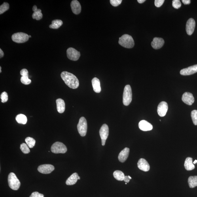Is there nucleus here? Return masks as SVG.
<instances>
[{
    "mask_svg": "<svg viewBox=\"0 0 197 197\" xmlns=\"http://www.w3.org/2000/svg\"><path fill=\"white\" fill-rule=\"evenodd\" d=\"M182 100L184 103L188 105H192L194 102V97L191 93H184L182 97Z\"/></svg>",
    "mask_w": 197,
    "mask_h": 197,
    "instance_id": "13",
    "label": "nucleus"
},
{
    "mask_svg": "<svg viewBox=\"0 0 197 197\" xmlns=\"http://www.w3.org/2000/svg\"><path fill=\"white\" fill-rule=\"evenodd\" d=\"M197 163V160H195L194 161V162H193V164H195L196 163Z\"/></svg>",
    "mask_w": 197,
    "mask_h": 197,
    "instance_id": "43",
    "label": "nucleus"
},
{
    "mask_svg": "<svg viewBox=\"0 0 197 197\" xmlns=\"http://www.w3.org/2000/svg\"><path fill=\"white\" fill-rule=\"evenodd\" d=\"M119 44L123 47L131 48L134 46V40L131 35L125 34L119 38Z\"/></svg>",
    "mask_w": 197,
    "mask_h": 197,
    "instance_id": "2",
    "label": "nucleus"
},
{
    "mask_svg": "<svg viewBox=\"0 0 197 197\" xmlns=\"http://www.w3.org/2000/svg\"><path fill=\"white\" fill-rule=\"evenodd\" d=\"M71 6L72 11L74 14L77 15L81 12V6L79 1L73 0L71 2Z\"/></svg>",
    "mask_w": 197,
    "mask_h": 197,
    "instance_id": "18",
    "label": "nucleus"
},
{
    "mask_svg": "<svg viewBox=\"0 0 197 197\" xmlns=\"http://www.w3.org/2000/svg\"><path fill=\"white\" fill-rule=\"evenodd\" d=\"M28 71L26 69H23L20 71V74L22 77L21 81L23 84L29 85L31 83V80L29 78Z\"/></svg>",
    "mask_w": 197,
    "mask_h": 197,
    "instance_id": "15",
    "label": "nucleus"
},
{
    "mask_svg": "<svg viewBox=\"0 0 197 197\" xmlns=\"http://www.w3.org/2000/svg\"><path fill=\"white\" fill-rule=\"evenodd\" d=\"M4 53L1 49H0V58H1L4 56Z\"/></svg>",
    "mask_w": 197,
    "mask_h": 197,
    "instance_id": "41",
    "label": "nucleus"
},
{
    "mask_svg": "<svg viewBox=\"0 0 197 197\" xmlns=\"http://www.w3.org/2000/svg\"><path fill=\"white\" fill-rule=\"evenodd\" d=\"M1 69H2V68L1 67H0V73H1V72H2Z\"/></svg>",
    "mask_w": 197,
    "mask_h": 197,
    "instance_id": "44",
    "label": "nucleus"
},
{
    "mask_svg": "<svg viewBox=\"0 0 197 197\" xmlns=\"http://www.w3.org/2000/svg\"><path fill=\"white\" fill-rule=\"evenodd\" d=\"M195 21L194 19L190 18L186 24V30L188 35H191L193 33L195 27Z\"/></svg>",
    "mask_w": 197,
    "mask_h": 197,
    "instance_id": "12",
    "label": "nucleus"
},
{
    "mask_svg": "<svg viewBox=\"0 0 197 197\" xmlns=\"http://www.w3.org/2000/svg\"><path fill=\"white\" fill-rule=\"evenodd\" d=\"M197 72V64L191 66L187 68L181 70L180 73L182 75L187 76L192 75Z\"/></svg>",
    "mask_w": 197,
    "mask_h": 197,
    "instance_id": "14",
    "label": "nucleus"
},
{
    "mask_svg": "<svg viewBox=\"0 0 197 197\" xmlns=\"http://www.w3.org/2000/svg\"><path fill=\"white\" fill-rule=\"evenodd\" d=\"M77 129L80 136H86L87 130V124L85 118L82 117L80 118L79 123L77 124Z\"/></svg>",
    "mask_w": 197,
    "mask_h": 197,
    "instance_id": "6",
    "label": "nucleus"
},
{
    "mask_svg": "<svg viewBox=\"0 0 197 197\" xmlns=\"http://www.w3.org/2000/svg\"><path fill=\"white\" fill-rule=\"evenodd\" d=\"M122 1V0H110V2L112 6L114 7H116L120 5Z\"/></svg>",
    "mask_w": 197,
    "mask_h": 197,
    "instance_id": "36",
    "label": "nucleus"
},
{
    "mask_svg": "<svg viewBox=\"0 0 197 197\" xmlns=\"http://www.w3.org/2000/svg\"><path fill=\"white\" fill-rule=\"evenodd\" d=\"M130 149L129 148H126L122 150L118 156V160L121 162H124L128 157Z\"/></svg>",
    "mask_w": 197,
    "mask_h": 197,
    "instance_id": "19",
    "label": "nucleus"
},
{
    "mask_svg": "<svg viewBox=\"0 0 197 197\" xmlns=\"http://www.w3.org/2000/svg\"><path fill=\"white\" fill-rule=\"evenodd\" d=\"M8 185L12 190H18L20 187V182L13 172L10 173L8 175Z\"/></svg>",
    "mask_w": 197,
    "mask_h": 197,
    "instance_id": "3",
    "label": "nucleus"
},
{
    "mask_svg": "<svg viewBox=\"0 0 197 197\" xmlns=\"http://www.w3.org/2000/svg\"><path fill=\"white\" fill-rule=\"evenodd\" d=\"M1 99L2 103H5L7 102L8 100V96L7 93L6 92L2 93L1 95Z\"/></svg>",
    "mask_w": 197,
    "mask_h": 197,
    "instance_id": "34",
    "label": "nucleus"
},
{
    "mask_svg": "<svg viewBox=\"0 0 197 197\" xmlns=\"http://www.w3.org/2000/svg\"><path fill=\"white\" fill-rule=\"evenodd\" d=\"M138 2L139 3H143L145 1V0H138Z\"/></svg>",
    "mask_w": 197,
    "mask_h": 197,
    "instance_id": "42",
    "label": "nucleus"
},
{
    "mask_svg": "<svg viewBox=\"0 0 197 197\" xmlns=\"http://www.w3.org/2000/svg\"><path fill=\"white\" fill-rule=\"evenodd\" d=\"M132 99V93L131 87L127 85L125 87L123 96V103L124 106H128L130 104Z\"/></svg>",
    "mask_w": 197,
    "mask_h": 197,
    "instance_id": "4",
    "label": "nucleus"
},
{
    "mask_svg": "<svg viewBox=\"0 0 197 197\" xmlns=\"http://www.w3.org/2000/svg\"><path fill=\"white\" fill-rule=\"evenodd\" d=\"M16 119L19 124H25L27 122L26 116L23 114H18L16 116Z\"/></svg>",
    "mask_w": 197,
    "mask_h": 197,
    "instance_id": "26",
    "label": "nucleus"
},
{
    "mask_svg": "<svg viewBox=\"0 0 197 197\" xmlns=\"http://www.w3.org/2000/svg\"><path fill=\"white\" fill-rule=\"evenodd\" d=\"M92 86L93 90L95 92H101V88L100 80L96 77L93 78L92 80Z\"/></svg>",
    "mask_w": 197,
    "mask_h": 197,
    "instance_id": "22",
    "label": "nucleus"
},
{
    "mask_svg": "<svg viewBox=\"0 0 197 197\" xmlns=\"http://www.w3.org/2000/svg\"><path fill=\"white\" fill-rule=\"evenodd\" d=\"M131 177L129 176H125L124 179V181L126 183H128L129 181H130V180L131 179Z\"/></svg>",
    "mask_w": 197,
    "mask_h": 197,
    "instance_id": "39",
    "label": "nucleus"
},
{
    "mask_svg": "<svg viewBox=\"0 0 197 197\" xmlns=\"http://www.w3.org/2000/svg\"><path fill=\"white\" fill-rule=\"evenodd\" d=\"M113 176L115 179L118 181H124L125 176L122 171H116L113 173Z\"/></svg>",
    "mask_w": 197,
    "mask_h": 197,
    "instance_id": "27",
    "label": "nucleus"
},
{
    "mask_svg": "<svg viewBox=\"0 0 197 197\" xmlns=\"http://www.w3.org/2000/svg\"><path fill=\"white\" fill-rule=\"evenodd\" d=\"M182 2L184 5H189L190 3V0H182Z\"/></svg>",
    "mask_w": 197,
    "mask_h": 197,
    "instance_id": "40",
    "label": "nucleus"
},
{
    "mask_svg": "<svg viewBox=\"0 0 197 197\" xmlns=\"http://www.w3.org/2000/svg\"><path fill=\"white\" fill-rule=\"evenodd\" d=\"M63 21L61 20H56L52 21V24L49 25V28L53 29H58L62 26Z\"/></svg>",
    "mask_w": 197,
    "mask_h": 197,
    "instance_id": "28",
    "label": "nucleus"
},
{
    "mask_svg": "<svg viewBox=\"0 0 197 197\" xmlns=\"http://www.w3.org/2000/svg\"><path fill=\"white\" fill-rule=\"evenodd\" d=\"M137 165L138 168L142 171H148L150 170V167L149 163L145 159H140Z\"/></svg>",
    "mask_w": 197,
    "mask_h": 197,
    "instance_id": "17",
    "label": "nucleus"
},
{
    "mask_svg": "<svg viewBox=\"0 0 197 197\" xmlns=\"http://www.w3.org/2000/svg\"><path fill=\"white\" fill-rule=\"evenodd\" d=\"M51 150L53 153L55 154L65 153L67 152V148L62 143L57 142L52 146Z\"/></svg>",
    "mask_w": 197,
    "mask_h": 197,
    "instance_id": "5",
    "label": "nucleus"
},
{
    "mask_svg": "<svg viewBox=\"0 0 197 197\" xmlns=\"http://www.w3.org/2000/svg\"><path fill=\"white\" fill-rule=\"evenodd\" d=\"M139 128L140 130L143 131H148L152 130V126L145 120H142L139 122Z\"/></svg>",
    "mask_w": 197,
    "mask_h": 197,
    "instance_id": "20",
    "label": "nucleus"
},
{
    "mask_svg": "<svg viewBox=\"0 0 197 197\" xmlns=\"http://www.w3.org/2000/svg\"><path fill=\"white\" fill-rule=\"evenodd\" d=\"M33 11L34 12L32 15L33 18L37 20H41L43 17V14L41 12V10L38 9L37 6L34 5L33 6Z\"/></svg>",
    "mask_w": 197,
    "mask_h": 197,
    "instance_id": "23",
    "label": "nucleus"
},
{
    "mask_svg": "<svg viewBox=\"0 0 197 197\" xmlns=\"http://www.w3.org/2000/svg\"><path fill=\"white\" fill-rule=\"evenodd\" d=\"M125 184H126H126H127V183H126Z\"/></svg>",
    "mask_w": 197,
    "mask_h": 197,
    "instance_id": "47",
    "label": "nucleus"
},
{
    "mask_svg": "<svg viewBox=\"0 0 197 197\" xmlns=\"http://www.w3.org/2000/svg\"><path fill=\"white\" fill-rule=\"evenodd\" d=\"M29 148L27 144L23 143L20 146V149L23 153L26 154H28L30 152Z\"/></svg>",
    "mask_w": 197,
    "mask_h": 197,
    "instance_id": "32",
    "label": "nucleus"
},
{
    "mask_svg": "<svg viewBox=\"0 0 197 197\" xmlns=\"http://www.w3.org/2000/svg\"><path fill=\"white\" fill-rule=\"evenodd\" d=\"M188 183L190 188H194L197 186V176H190L188 180Z\"/></svg>",
    "mask_w": 197,
    "mask_h": 197,
    "instance_id": "29",
    "label": "nucleus"
},
{
    "mask_svg": "<svg viewBox=\"0 0 197 197\" xmlns=\"http://www.w3.org/2000/svg\"><path fill=\"white\" fill-rule=\"evenodd\" d=\"M181 4L180 0H173L172 1L173 7L176 9H178L181 7Z\"/></svg>",
    "mask_w": 197,
    "mask_h": 197,
    "instance_id": "35",
    "label": "nucleus"
},
{
    "mask_svg": "<svg viewBox=\"0 0 197 197\" xmlns=\"http://www.w3.org/2000/svg\"><path fill=\"white\" fill-rule=\"evenodd\" d=\"M164 1V0H155V2H154V4H155L156 7H160L163 5Z\"/></svg>",
    "mask_w": 197,
    "mask_h": 197,
    "instance_id": "37",
    "label": "nucleus"
},
{
    "mask_svg": "<svg viewBox=\"0 0 197 197\" xmlns=\"http://www.w3.org/2000/svg\"><path fill=\"white\" fill-rule=\"evenodd\" d=\"M184 167L186 170L187 171H191L195 168V166L192 162V158L191 157H187L186 159Z\"/></svg>",
    "mask_w": 197,
    "mask_h": 197,
    "instance_id": "25",
    "label": "nucleus"
},
{
    "mask_svg": "<svg viewBox=\"0 0 197 197\" xmlns=\"http://www.w3.org/2000/svg\"><path fill=\"white\" fill-rule=\"evenodd\" d=\"M57 110L59 113H63L64 112L65 109V103L64 101L61 98L57 99L56 101Z\"/></svg>",
    "mask_w": 197,
    "mask_h": 197,
    "instance_id": "21",
    "label": "nucleus"
},
{
    "mask_svg": "<svg viewBox=\"0 0 197 197\" xmlns=\"http://www.w3.org/2000/svg\"><path fill=\"white\" fill-rule=\"evenodd\" d=\"M80 178L79 176V177H78V180H80Z\"/></svg>",
    "mask_w": 197,
    "mask_h": 197,
    "instance_id": "45",
    "label": "nucleus"
},
{
    "mask_svg": "<svg viewBox=\"0 0 197 197\" xmlns=\"http://www.w3.org/2000/svg\"><path fill=\"white\" fill-rule=\"evenodd\" d=\"M168 109V105L166 101H163L160 103L157 107V113L161 117L166 115Z\"/></svg>",
    "mask_w": 197,
    "mask_h": 197,
    "instance_id": "10",
    "label": "nucleus"
},
{
    "mask_svg": "<svg viewBox=\"0 0 197 197\" xmlns=\"http://www.w3.org/2000/svg\"><path fill=\"white\" fill-rule=\"evenodd\" d=\"M68 58L70 60L76 61L79 59L80 56V52L73 48H69L67 50Z\"/></svg>",
    "mask_w": 197,
    "mask_h": 197,
    "instance_id": "9",
    "label": "nucleus"
},
{
    "mask_svg": "<svg viewBox=\"0 0 197 197\" xmlns=\"http://www.w3.org/2000/svg\"><path fill=\"white\" fill-rule=\"evenodd\" d=\"M29 38L31 37V36L30 35H29Z\"/></svg>",
    "mask_w": 197,
    "mask_h": 197,
    "instance_id": "46",
    "label": "nucleus"
},
{
    "mask_svg": "<svg viewBox=\"0 0 197 197\" xmlns=\"http://www.w3.org/2000/svg\"><path fill=\"white\" fill-rule=\"evenodd\" d=\"M25 141L29 148H32L34 147L35 143V140L33 138L27 137L25 139Z\"/></svg>",
    "mask_w": 197,
    "mask_h": 197,
    "instance_id": "30",
    "label": "nucleus"
},
{
    "mask_svg": "<svg viewBox=\"0 0 197 197\" xmlns=\"http://www.w3.org/2000/svg\"><path fill=\"white\" fill-rule=\"evenodd\" d=\"M164 44V41L162 38L155 37L151 42V45L154 49H158L162 48Z\"/></svg>",
    "mask_w": 197,
    "mask_h": 197,
    "instance_id": "16",
    "label": "nucleus"
},
{
    "mask_svg": "<svg viewBox=\"0 0 197 197\" xmlns=\"http://www.w3.org/2000/svg\"><path fill=\"white\" fill-rule=\"evenodd\" d=\"M54 167L50 164H44L41 165L38 167V171L40 173L48 174L54 170Z\"/></svg>",
    "mask_w": 197,
    "mask_h": 197,
    "instance_id": "11",
    "label": "nucleus"
},
{
    "mask_svg": "<svg viewBox=\"0 0 197 197\" xmlns=\"http://www.w3.org/2000/svg\"><path fill=\"white\" fill-rule=\"evenodd\" d=\"M30 197H44V195L43 194H40L39 192H35L31 194Z\"/></svg>",
    "mask_w": 197,
    "mask_h": 197,
    "instance_id": "38",
    "label": "nucleus"
},
{
    "mask_svg": "<svg viewBox=\"0 0 197 197\" xmlns=\"http://www.w3.org/2000/svg\"><path fill=\"white\" fill-rule=\"evenodd\" d=\"M191 116L193 122L195 125H197V110H194L191 113Z\"/></svg>",
    "mask_w": 197,
    "mask_h": 197,
    "instance_id": "33",
    "label": "nucleus"
},
{
    "mask_svg": "<svg viewBox=\"0 0 197 197\" xmlns=\"http://www.w3.org/2000/svg\"><path fill=\"white\" fill-rule=\"evenodd\" d=\"M9 8V5L8 3L4 2L0 6V14H2L7 11Z\"/></svg>",
    "mask_w": 197,
    "mask_h": 197,
    "instance_id": "31",
    "label": "nucleus"
},
{
    "mask_svg": "<svg viewBox=\"0 0 197 197\" xmlns=\"http://www.w3.org/2000/svg\"><path fill=\"white\" fill-rule=\"evenodd\" d=\"M29 35L27 34L19 32L14 34L12 36V40L17 43H23L28 41Z\"/></svg>",
    "mask_w": 197,
    "mask_h": 197,
    "instance_id": "7",
    "label": "nucleus"
},
{
    "mask_svg": "<svg viewBox=\"0 0 197 197\" xmlns=\"http://www.w3.org/2000/svg\"><path fill=\"white\" fill-rule=\"evenodd\" d=\"M61 77L65 84L69 88L75 89L79 86V80L73 74L67 71H63L61 73Z\"/></svg>",
    "mask_w": 197,
    "mask_h": 197,
    "instance_id": "1",
    "label": "nucleus"
},
{
    "mask_svg": "<svg viewBox=\"0 0 197 197\" xmlns=\"http://www.w3.org/2000/svg\"><path fill=\"white\" fill-rule=\"evenodd\" d=\"M99 134L101 140V144L102 146H105L106 140L109 135V128L107 124H103L99 130Z\"/></svg>",
    "mask_w": 197,
    "mask_h": 197,
    "instance_id": "8",
    "label": "nucleus"
},
{
    "mask_svg": "<svg viewBox=\"0 0 197 197\" xmlns=\"http://www.w3.org/2000/svg\"><path fill=\"white\" fill-rule=\"evenodd\" d=\"M79 175L77 173H75L72 175L66 181V184L67 185H71L75 184L78 180Z\"/></svg>",
    "mask_w": 197,
    "mask_h": 197,
    "instance_id": "24",
    "label": "nucleus"
}]
</instances>
